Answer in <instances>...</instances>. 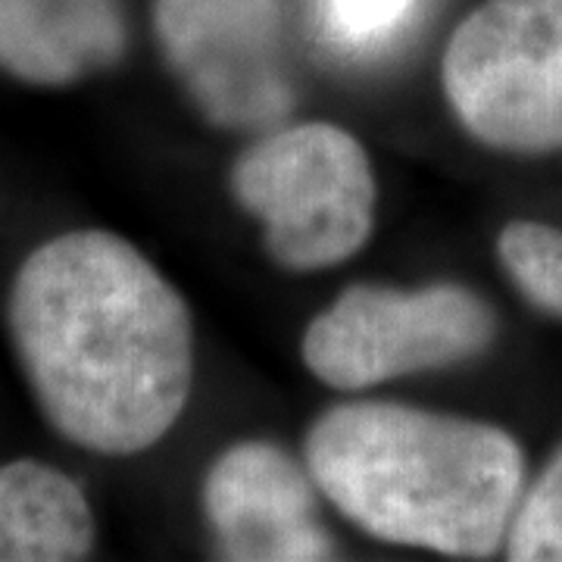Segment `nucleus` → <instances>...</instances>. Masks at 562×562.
<instances>
[{
  "label": "nucleus",
  "instance_id": "f03ea898",
  "mask_svg": "<svg viewBox=\"0 0 562 562\" xmlns=\"http://www.w3.org/2000/svg\"><path fill=\"white\" fill-rule=\"evenodd\" d=\"M322 494L372 538L484 560L519 506V443L484 422L397 403H344L306 438Z\"/></svg>",
  "mask_w": 562,
  "mask_h": 562
},
{
  "label": "nucleus",
  "instance_id": "f8f14e48",
  "mask_svg": "<svg viewBox=\"0 0 562 562\" xmlns=\"http://www.w3.org/2000/svg\"><path fill=\"white\" fill-rule=\"evenodd\" d=\"M416 0H319L325 35L347 50H366L401 29Z\"/></svg>",
  "mask_w": 562,
  "mask_h": 562
},
{
  "label": "nucleus",
  "instance_id": "423d86ee",
  "mask_svg": "<svg viewBox=\"0 0 562 562\" xmlns=\"http://www.w3.org/2000/svg\"><path fill=\"white\" fill-rule=\"evenodd\" d=\"M157 38L203 116L222 128H269L291 113L281 0H157Z\"/></svg>",
  "mask_w": 562,
  "mask_h": 562
},
{
  "label": "nucleus",
  "instance_id": "39448f33",
  "mask_svg": "<svg viewBox=\"0 0 562 562\" xmlns=\"http://www.w3.org/2000/svg\"><path fill=\"white\" fill-rule=\"evenodd\" d=\"M494 331L491 306L460 284L419 291L353 284L306 328L303 362L328 387L362 391L472 360Z\"/></svg>",
  "mask_w": 562,
  "mask_h": 562
},
{
  "label": "nucleus",
  "instance_id": "f257e3e1",
  "mask_svg": "<svg viewBox=\"0 0 562 562\" xmlns=\"http://www.w3.org/2000/svg\"><path fill=\"white\" fill-rule=\"evenodd\" d=\"M10 335L41 413L66 441L94 453L154 447L191 394L188 306L110 232H69L22 262Z\"/></svg>",
  "mask_w": 562,
  "mask_h": 562
},
{
  "label": "nucleus",
  "instance_id": "0eeeda50",
  "mask_svg": "<svg viewBox=\"0 0 562 562\" xmlns=\"http://www.w3.org/2000/svg\"><path fill=\"white\" fill-rule=\"evenodd\" d=\"M203 509L222 560H331L335 543L316 516L313 475L281 447L235 443L203 482Z\"/></svg>",
  "mask_w": 562,
  "mask_h": 562
},
{
  "label": "nucleus",
  "instance_id": "20e7f679",
  "mask_svg": "<svg viewBox=\"0 0 562 562\" xmlns=\"http://www.w3.org/2000/svg\"><path fill=\"white\" fill-rule=\"evenodd\" d=\"M453 113L501 150L562 147V0H487L443 54Z\"/></svg>",
  "mask_w": 562,
  "mask_h": 562
},
{
  "label": "nucleus",
  "instance_id": "1a4fd4ad",
  "mask_svg": "<svg viewBox=\"0 0 562 562\" xmlns=\"http://www.w3.org/2000/svg\"><path fill=\"white\" fill-rule=\"evenodd\" d=\"M94 547L81 487L35 460L0 465V562H72Z\"/></svg>",
  "mask_w": 562,
  "mask_h": 562
},
{
  "label": "nucleus",
  "instance_id": "7ed1b4c3",
  "mask_svg": "<svg viewBox=\"0 0 562 562\" xmlns=\"http://www.w3.org/2000/svg\"><path fill=\"white\" fill-rule=\"evenodd\" d=\"M232 191L266 228L284 269L313 272L353 257L372 235L375 179L353 135L328 122L279 128L232 169Z\"/></svg>",
  "mask_w": 562,
  "mask_h": 562
},
{
  "label": "nucleus",
  "instance_id": "9b49d317",
  "mask_svg": "<svg viewBox=\"0 0 562 562\" xmlns=\"http://www.w3.org/2000/svg\"><path fill=\"white\" fill-rule=\"evenodd\" d=\"M506 557L516 562H562V450L522 506H516Z\"/></svg>",
  "mask_w": 562,
  "mask_h": 562
},
{
  "label": "nucleus",
  "instance_id": "9d476101",
  "mask_svg": "<svg viewBox=\"0 0 562 562\" xmlns=\"http://www.w3.org/2000/svg\"><path fill=\"white\" fill-rule=\"evenodd\" d=\"M501 260L528 301L562 319V232L513 222L501 235Z\"/></svg>",
  "mask_w": 562,
  "mask_h": 562
},
{
  "label": "nucleus",
  "instance_id": "6e6552de",
  "mask_svg": "<svg viewBox=\"0 0 562 562\" xmlns=\"http://www.w3.org/2000/svg\"><path fill=\"white\" fill-rule=\"evenodd\" d=\"M125 47L120 0H0V69L32 85H72Z\"/></svg>",
  "mask_w": 562,
  "mask_h": 562
}]
</instances>
